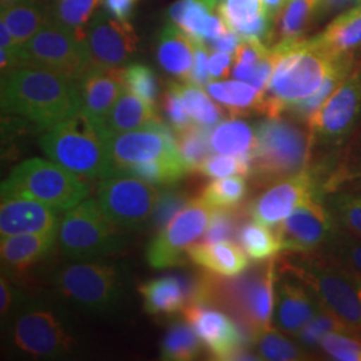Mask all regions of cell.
<instances>
[{
    "instance_id": "1",
    "label": "cell",
    "mask_w": 361,
    "mask_h": 361,
    "mask_svg": "<svg viewBox=\"0 0 361 361\" xmlns=\"http://www.w3.org/2000/svg\"><path fill=\"white\" fill-rule=\"evenodd\" d=\"M274 68L267 89L261 92L258 111L281 116L293 104L312 97L336 67L355 55H334L312 39H296L274 44Z\"/></svg>"
},
{
    "instance_id": "2",
    "label": "cell",
    "mask_w": 361,
    "mask_h": 361,
    "mask_svg": "<svg viewBox=\"0 0 361 361\" xmlns=\"http://www.w3.org/2000/svg\"><path fill=\"white\" fill-rule=\"evenodd\" d=\"M1 110L49 130L80 113L75 80L38 67H15L3 73Z\"/></svg>"
},
{
    "instance_id": "3",
    "label": "cell",
    "mask_w": 361,
    "mask_h": 361,
    "mask_svg": "<svg viewBox=\"0 0 361 361\" xmlns=\"http://www.w3.org/2000/svg\"><path fill=\"white\" fill-rule=\"evenodd\" d=\"M283 271L292 274L316 297L323 310L361 336V276L322 253H296L285 258Z\"/></svg>"
},
{
    "instance_id": "4",
    "label": "cell",
    "mask_w": 361,
    "mask_h": 361,
    "mask_svg": "<svg viewBox=\"0 0 361 361\" xmlns=\"http://www.w3.org/2000/svg\"><path fill=\"white\" fill-rule=\"evenodd\" d=\"M109 138L107 130L79 113L47 130L40 138V147L51 161L79 177L106 178L116 174Z\"/></svg>"
},
{
    "instance_id": "5",
    "label": "cell",
    "mask_w": 361,
    "mask_h": 361,
    "mask_svg": "<svg viewBox=\"0 0 361 361\" xmlns=\"http://www.w3.org/2000/svg\"><path fill=\"white\" fill-rule=\"evenodd\" d=\"M252 174L267 183L283 180L304 169L312 161L310 129L281 116H267L256 128V145L252 150Z\"/></svg>"
},
{
    "instance_id": "6",
    "label": "cell",
    "mask_w": 361,
    "mask_h": 361,
    "mask_svg": "<svg viewBox=\"0 0 361 361\" xmlns=\"http://www.w3.org/2000/svg\"><path fill=\"white\" fill-rule=\"evenodd\" d=\"M361 125V66H355L335 92L307 121L312 138V159L323 169Z\"/></svg>"
},
{
    "instance_id": "7",
    "label": "cell",
    "mask_w": 361,
    "mask_h": 361,
    "mask_svg": "<svg viewBox=\"0 0 361 361\" xmlns=\"http://www.w3.org/2000/svg\"><path fill=\"white\" fill-rule=\"evenodd\" d=\"M89 186L75 173L43 158H31L13 169L1 185V195H20L66 212L85 201Z\"/></svg>"
},
{
    "instance_id": "8",
    "label": "cell",
    "mask_w": 361,
    "mask_h": 361,
    "mask_svg": "<svg viewBox=\"0 0 361 361\" xmlns=\"http://www.w3.org/2000/svg\"><path fill=\"white\" fill-rule=\"evenodd\" d=\"M58 243L66 257L85 261L116 255L123 247V235L97 200H86L66 210Z\"/></svg>"
},
{
    "instance_id": "9",
    "label": "cell",
    "mask_w": 361,
    "mask_h": 361,
    "mask_svg": "<svg viewBox=\"0 0 361 361\" xmlns=\"http://www.w3.org/2000/svg\"><path fill=\"white\" fill-rule=\"evenodd\" d=\"M11 341L18 352L35 359H59L77 348L65 316L42 302L22 305L11 324Z\"/></svg>"
},
{
    "instance_id": "10",
    "label": "cell",
    "mask_w": 361,
    "mask_h": 361,
    "mask_svg": "<svg viewBox=\"0 0 361 361\" xmlns=\"http://www.w3.org/2000/svg\"><path fill=\"white\" fill-rule=\"evenodd\" d=\"M18 67H38L78 82L91 67L86 34L50 22L20 47Z\"/></svg>"
},
{
    "instance_id": "11",
    "label": "cell",
    "mask_w": 361,
    "mask_h": 361,
    "mask_svg": "<svg viewBox=\"0 0 361 361\" xmlns=\"http://www.w3.org/2000/svg\"><path fill=\"white\" fill-rule=\"evenodd\" d=\"M58 292L80 310L110 313L123 296V280L119 271L101 262H74L55 274Z\"/></svg>"
},
{
    "instance_id": "12",
    "label": "cell",
    "mask_w": 361,
    "mask_h": 361,
    "mask_svg": "<svg viewBox=\"0 0 361 361\" xmlns=\"http://www.w3.org/2000/svg\"><path fill=\"white\" fill-rule=\"evenodd\" d=\"M161 192L149 182L118 173L102 178L97 202L119 228L141 231L152 222Z\"/></svg>"
},
{
    "instance_id": "13",
    "label": "cell",
    "mask_w": 361,
    "mask_h": 361,
    "mask_svg": "<svg viewBox=\"0 0 361 361\" xmlns=\"http://www.w3.org/2000/svg\"><path fill=\"white\" fill-rule=\"evenodd\" d=\"M214 207L202 198H194L180 213L158 231L146 249V259L154 269L180 265L188 249L204 237Z\"/></svg>"
},
{
    "instance_id": "14",
    "label": "cell",
    "mask_w": 361,
    "mask_h": 361,
    "mask_svg": "<svg viewBox=\"0 0 361 361\" xmlns=\"http://www.w3.org/2000/svg\"><path fill=\"white\" fill-rule=\"evenodd\" d=\"M323 195V174L317 168H307L276 180L252 202L249 213L253 221L267 226H277L297 207Z\"/></svg>"
},
{
    "instance_id": "15",
    "label": "cell",
    "mask_w": 361,
    "mask_h": 361,
    "mask_svg": "<svg viewBox=\"0 0 361 361\" xmlns=\"http://www.w3.org/2000/svg\"><path fill=\"white\" fill-rule=\"evenodd\" d=\"M338 224L323 197L313 198L276 226L283 250L313 253L323 250L338 231Z\"/></svg>"
},
{
    "instance_id": "16",
    "label": "cell",
    "mask_w": 361,
    "mask_h": 361,
    "mask_svg": "<svg viewBox=\"0 0 361 361\" xmlns=\"http://www.w3.org/2000/svg\"><path fill=\"white\" fill-rule=\"evenodd\" d=\"M109 147L116 174L131 165L180 155L174 130L162 121L113 134L109 138Z\"/></svg>"
},
{
    "instance_id": "17",
    "label": "cell",
    "mask_w": 361,
    "mask_h": 361,
    "mask_svg": "<svg viewBox=\"0 0 361 361\" xmlns=\"http://www.w3.org/2000/svg\"><path fill=\"white\" fill-rule=\"evenodd\" d=\"M92 67H121L138 50V37L129 20L99 11L86 28Z\"/></svg>"
},
{
    "instance_id": "18",
    "label": "cell",
    "mask_w": 361,
    "mask_h": 361,
    "mask_svg": "<svg viewBox=\"0 0 361 361\" xmlns=\"http://www.w3.org/2000/svg\"><path fill=\"white\" fill-rule=\"evenodd\" d=\"M183 313L213 359H244L245 337L240 326L225 312L214 305L190 304Z\"/></svg>"
},
{
    "instance_id": "19",
    "label": "cell",
    "mask_w": 361,
    "mask_h": 361,
    "mask_svg": "<svg viewBox=\"0 0 361 361\" xmlns=\"http://www.w3.org/2000/svg\"><path fill=\"white\" fill-rule=\"evenodd\" d=\"M80 113L95 126L106 129V119L126 89L125 68L91 67L77 82Z\"/></svg>"
},
{
    "instance_id": "20",
    "label": "cell",
    "mask_w": 361,
    "mask_h": 361,
    "mask_svg": "<svg viewBox=\"0 0 361 361\" xmlns=\"http://www.w3.org/2000/svg\"><path fill=\"white\" fill-rule=\"evenodd\" d=\"M286 274L276 280L273 323L281 332L297 336L323 308L305 285Z\"/></svg>"
},
{
    "instance_id": "21",
    "label": "cell",
    "mask_w": 361,
    "mask_h": 361,
    "mask_svg": "<svg viewBox=\"0 0 361 361\" xmlns=\"http://www.w3.org/2000/svg\"><path fill=\"white\" fill-rule=\"evenodd\" d=\"M61 210L20 195H1V238L27 233L58 232Z\"/></svg>"
},
{
    "instance_id": "22",
    "label": "cell",
    "mask_w": 361,
    "mask_h": 361,
    "mask_svg": "<svg viewBox=\"0 0 361 361\" xmlns=\"http://www.w3.org/2000/svg\"><path fill=\"white\" fill-rule=\"evenodd\" d=\"M219 4V0H178L169 8V20L195 43H207L229 30Z\"/></svg>"
},
{
    "instance_id": "23",
    "label": "cell",
    "mask_w": 361,
    "mask_h": 361,
    "mask_svg": "<svg viewBox=\"0 0 361 361\" xmlns=\"http://www.w3.org/2000/svg\"><path fill=\"white\" fill-rule=\"evenodd\" d=\"M194 52L195 42L174 23H168L157 37V62L171 77L178 78L180 80L190 79Z\"/></svg>"
},
{
    "instance_id": "24",
    "label": "cell",
    "mask_w": 361,
    "mask_h": 361,
    "mask_svg": "<svg viewBox=\"0 0 361 361\" xmlns=\"http://www.w3.org/2000/svg\"><path fill=\"white\" fill-rule=\"evenodd\" d=\"M58 241V232L27 233L1 238V262L7 269L23 271L47 257Z\"/></svg>"
},
{
    "instance_id": "25",
    "label": "cell",
    "mask_w": 361,
    "mask_h": 361,
    "mask_svg": "<svg viewBox=\"0 0 361 361\" xmlns=\"http://www.w3.org/2000/svg\"><path fill=\"white\" fill-rule=\"evenodd\" d=\"M193 283L177 276L154 279L138 288L143 308L149 314H173L186 310L190 304Z\"/></svg>"
},
{
    "instance_id": "26",
    "label": "cell",
    "mask_w": 361,
    "mask_h": 361,
    "mask_svg": "<svg viewBox=\"0 0 361 361\" xmlns=\"http://www.w3.org/2000/svg\"><path fill=\"white\" fill-rule=\"evenodd\" d=\"M188 256L195 265L219 277L240 276L249 267L247 256L232 241L193 244L188 249Z\"/></svg>"
},
{
    "instance_id": "27",
    "label": "cell",
    "mask_w": 361,
    "mask_h": 361,
    "mask_svg": "<svg viewBox=\"0 0 361 361\" xmlns=\"http://www.w3.org/2000/svg\"><path fill=\"white\" fill-rule=\"evenodd\" d=\"M0 16L20 47L50 23L49 4L37 0H1Z\"/></svg>"
},
{
    "instance_id": "28",
    "label": "cell",
    "mask_w": 361,
    "mask_h": 361,
    "mask_svg": "<svg viewBox=\"0 0 361 361\" xmlns=\"http://www.w3.org/2000/svg\"><path fill=\"white\" fill-rule=\"evenodd\" d=\"M219 13L228 27L243 38H267L271 19L261 0H219Z\"/></svg>"
},
{
    "instance_id": "29",
    "label": "cell",
    "mask_w": 361,
    "mask_h": 361,
    "mask_svg": "<svg viewBox=\"0 0 361 361\" xmlns=\"http://www.w3.org/2000/svg\"><path fill=\"white\" fill-rule=\"evenodd\" d=\"M310 39L334 55H355L361 49V4L340 13L322 34Z\"/></svg>"
},
{
    "instance_id": "30",
    "label": "cell",
    "mask_w": 361,
    "mask_h": 361,
    "mask_svg": "<svg viewBox=\"0 0 361 361\" xmlns=\"http://www.w3.org/2000/svg\"><path fill=\"white\" fill-rule=\"evenodd\" d=\"M319 170L323 174L325 194L361 180V125L348 142L338 150L335 158L325 168Z\"/></svg>"
},
{
    "instance_id": "31",
    "label": "cell",
    "mask_w": 361,
    "mask_h": 361,
    "mask_svg": "<svg viewBox=\"0 0 361 361\" xmlns=\"http://www.w3.org/2000/svg\"><path fill=\"white\" fill-rule=\"evenodd\" d=\"M157 121L161 119L157 116L155 106L145 102L129 89H125L111 109L104 126L107 133L113 135L140 129Z\"/></svg>"
},
{
    "instance_id": "32",
    "label": "cell",
    "mask_w": 361,
    "mask_h": 361,
    "mask_svg": "<svg viewBox=\"0 0 361 361\" xmlns=\"http://www.w3.org/2000/svg\"><path fill=\"white\" fill-rule=\"evenodd\" d=\"M210 149L219 154L249 153L256 145V129L240 118L221 121L209 131Z\"/></svg>"
},
{
    "instance_id": "33",
    "label": "cell",
    "mask_w": 361,
    "mask_h": 361,
    "mask_svg": "<svg viewBox=\"0 0 361 361\" xmlns=\"http://www.w3.org/2000/svg\"><path fill=\"white\" fill-rule=\"evenodd\" d=\"M209 95L224 107L241 114L256 109L261 101V91L244 80H212L207 86Z\"/></svg>"
},
{
    "instance_id": "34",
    "label": "cell",
    "mask_w": 361,
    "mask_h": 361,
    "mask_svg": "<svg viewBox=\"0 0 361 361\" xmlns=\"http://www.w3.org/2000/svg\"><path fill=\"white\" fill-rule=\"evenodd\" d=\"M170 86L178 92L182 104L194 123L212 129L221 122V109L210 99L201 86L189 80H183L182 83L171 82Z\"/></svg>"
},
{
    "instance_id": "35",
    "label": "cell",
    "mask_w": 361,
    "mask_h": 361,
    "mask_svg": "<svg viewBox=\"0 0 361 361\" xmlns=\"http://www.w3.org/2000/svg\"><path fill=\"white\" fill-rule=\"evenodd\" d=\"M324 200L338 226L361 238L360 190L341 188L325 194Z\"/></svg>"
},
{
    "instance_id": "36",
    "label": "cell",
    "mask_w": 361,
    "mask_h": 361,
    "mask_svg": "<svg viewBox=\"0 0 361 361\" xmlns=\"http://www.w3.org/2000/svg\"><path fill=\"white\" fill-rule=\"evenodd\" d=\"M202 341L190 324H173L161 344V359L169 361L195 360L202 350Z\"/></svg>"
},
{
    "instance_id": "37",
    "label": "cell",
    "mask_w": 361,
    "mask_h": 361,
    "mask_svg": "<svg viewBox=\"0 0 361 361\" xmlns=\"http://www.w3.org/2000/svg\"><path fill=\"white\" fill-rule=\"evenodd\" d=\"M121 173L134 176L155 186H173L188 174V169L182 157L174 155L131 165Z\"/></svg>"
},
{
    "instance_id": "38",
    "label": "cell",
    "mask_w": 361,
    "mask_h": 361,
    "mask_svg": "<svg viewBox=\"0 0 361 361\" xmlns=\"http://www.w3.org/2000/svg\"><path fill=\"white\" fill-rule=\"evenodd\" d=\"M104 0H52L49 3L50 22L67 30L86 34L91 16Z\"/></svg>"
},
{
    "instance_id": "39",
    "label": "cell",
    "mask_w": 361,
    "mask_h": 361,
    "mask_svg": "<svg viewBox=\"0 0 361 361\" xmlns=\"http://www.w3.org/2000/svg\"><path fill=\"white\" fill-rule=\"evenodd\" d=\"M238 241L246 255L255 261H267L283 250L276 229L257 221L245 224L238 231Z\"/></svg>"
},
{
    "instance_id": "40",
    "label": "cell",
    "mask_w": 361,
    "mask_h": 361,
    "mask_svg": "<svg viewBox=\"0 0 361 361\" xmlns=\"http://www.w3.org/2000/svg\"><path fill=\"white\" fill-rule=\"evenodd\" d=\"M317 4L319 0H289L277 23V43L301 39L305 28L316 15Z\"/></svg>"
},
{
    "instance_id": "41",
    "label": "cell",
    "mask_w": 361,
    "mask_h": 361,
    "mask_svg": "<svg viewBox=\"0 0 361 361\" xmlns=\"http://www.w3.org/2000/svg\"><path fill=\"white\" fill-rule=\"evenodd\" d=\"M355 66V56H350L338 67H336L334 73L325 79L323 86L317 92H314L310 98L290 106L288 111L292 113V116H296L297 119L307 123L310 116L320 109V106L335 92L336 89L343 83V80L352 73Z\"/></svg>"
},
{
    "instance_id": "42",
    "label": "cell",
    "mask_w": 361,
    "mask_h": 361,
    "mask_svg": "<svg viewBox=\"0 0 361 361\" xmlns=\"http://www.w3.org/2000/svg\"><path fill=\"white\" fill-rule=\"evenodd\" d=\"M210 129L193 123L188 129L176 133L177 146L188 173L198 171L212 152L209 142Z\"/></svg>"
},
{
    "instance_id": "43",
    "label": "cell",
    "mask_w": 361,
    "mask_h": 361,
    "mask_svg": "<svg viewBox=\"0 0 361 361\" xmlns=\"http://www.w3.org/2000/svg\"><path fill=\"white\" fill-rule=\"evenodd\" d=\"M247 193V185L243 176H229L212 180L204 193L202 200L210 207L233 209L238 207Z\"/></svg>"
},
{
    "instance_id": "44",
    "label": "cell",
    "mask_w": 361,
    "mask_h": 361,
    "mask_svg": "<svg viewBox=\"0 0 361 361\" xmlns=\"http://www.w3.org/2000/svg\"><path fill=\"white\" fill-rule=\"evenodd\" d=\"M253 341L256 343L258 355L264 360H304L307 357L302 349L271 326L262 331Z\"/></svg>"
},
{
    "instance_id": "45",
    "label": "cell",
    "mask_w": 361,
    "mask_h": 361,
    "mask_svg": "<svg viewBox=\"0 0 361 361\" xmlns=\"http://www.w3.org/2000/svg\"><path fill=\"white\" fill-rule=\"evenodd\" d=\"M252 168H253L252 152L238 155L217 153L216 155H209L198 171L212 178H224L234 174L247 177L252 174Z\"/></svg>"
},
{
    "instance_id": "46",
    "label": "cell",
    "mask_w": 361,
    "mask_h": 361,
    "mask_svg": "<svg viewBox=\"0 0 361 361\" xmlns=\"http://www.w3.org/2000/svg\"><path fill=\"white\" fill-rule=\"evenodd\" d=\"M320 252L340 261L361 276V238L359 237L338 228L334 238Z\"/></svg>"
},
{
    "instance_id": "47",
    "label": "cell",
    "mask_w": 361,
    "mask_h": 361,
    "mask_svg": "<svg viewBox=\"0 0 361 361\" xmlns=\"http://www.w3.org/2000/svg\"><path fill=\"white\" fill-rule=\"evenodd\" d=\"M126 89L138 95L147 104L155 106L159 86L154 71L149 66L133 63L125 68Z\"/></svg>"
},
{
    "instance_id": "48",
    "label": "cell",
    "mask_w": 361,
    "mask_h": 361,
    "mask_svg": "<svg viewBox=\"0 0 361 361\" xmlns=\"http://www.w3.org/2000/svg\"><path fill=\"white\" fill-rule=\"evenodd\" d=\"M345 332H328L319 347L334 360L361 361V340Z\"/></svg>"
},
{
    "instance_id": "49",
    "label": "cell",
    "mask_w": 361,
    "mask_h": 361,
    "mask_svg": "<svg viewBox=\"0 0 361 361\" xmlns=\"http://www.w3.org/2000/svg\"><path fill=\"white\" fill-rule=\"evenodd\" d=\"M328 332L350 334L348 328L340 320H337L335 316H332L329 312H326L325 310H322L313 320H310V323L298 332L297 337L301 340V343L304 345H308V347L317 345L319 347L322 337ZM350 335H353V334H350Z\"/></svg>"
},
{
    "instance_id": "50",
    "label": "cell",
    "mask_w": 361,
    "mask_h": 361,
    "mask_svg": "<svg viewBox=\"0 0 361 361\" xmlns=\"http://www.w3.org/2000/svg\"><path fill=\"white\" fill-rule=\"evenodd\" d=\"M189 202L190 201L188 200V197L180 192H176V190L161 192L150 225L157 231H161Z\"/></svg>"
},
{
    "instance_id": "51",
    "label": "cell",
    "mask_w": 361,
    "mask_h": 361,
    "mask_svg": "<svg viewBox=\"0 0 361 361\" xmlns=\"http://www.w3.org/2000/svg\"><path fill=\"white\" fill-rule=\"evenodd\" d=\"M237 229V217L232 209L214 207L207 232L204 234V243L231 241Z\"/></svg>"
},
{
    "instance_id": "52",
    "label": "cell",
    "mask_w": 361,
    "mask_h": 361,
    "mask_svg": "<svg viewBox=\"0 0 361 361\" xmlns=\"http://www.w3.org/2000/svg\"><path fill=\"white\" fill-rule=\"evenodd\" d=\"M164 109L168 118L169 125L171 129L174 130V133H180L182 130L188 129L189 126L193 125L194 122L182 104L178 92L171 86H169L168 91L165 94Z\"/></svg>"
},
{
    "instance_id": "53",
    "label": "cell",
    "mask_w": 361,
    "mask_h": 361,
    "mask_svg": "<svg viewBox=\"0 0 361 361\" xmlns=\"http://www.w3.org/2000/svg\"><path fill=\"white\" fill-rule=\"evenodd\" d=\"M189 82L201 87H207L212 82L209 73V49L205 43H195L193 70Z\"/></svg>"
},
{
    "instance_id": "54",
    "label": "cell",
    "mask_w": 361,
    "mask_h": 361,
    "mask_svg": "<svg viewBox=\"0 0 361 361\" xmlns=\"http://www.w3.org/2000/svg\"><path fill=\"white\" fill-rule=\"evenodd\" d=\"M234 63L233 54L228 52L212 51L209 56V73L212 79L226 78L232 71L231 67Z\"/></svg>"
},
{
    "instance_id": "55",
    "label": "cell",
    "mask_w": 361,
    "mask_h": 361,
    "mask_svg": "<svg viewBox=\"0 0 361 361\" xmlns=\"http://www.w3.org/2000/svg\"><path fill=\"white\" fill-rule=\"evenodd\" d=\"M243 37L240 34H237L233 30H228L225 31L222 35H219V38L212 39L207 42L205 44L210 51H221L228 52V54H233L237 50L238 44L241 43Z\"/></svg>"
},
{
    "instance_id": "56",
    "label": "cell",
    "mask_w": 361,
    "mask_h": 361,
    "mask_svg": "<svg viewBox=\"0 0 361 361\" xmlns=\"http://www.w3.org/2000/svg\"><path fill=\"white\" fill-rule=\"evenodd\" d=\"M360 4L361 0H319L314 18L323 19L332 13H344Z\"/></svg>"
},
{
    "instance_id": "57",
    "label": "cell",
    "mask_w": 361,
    "mask_h": 361,
    "mask_svg": "<svg viewBox=\"0 0 361 361\" xmlns=\"http://www.w3.org/2000/svg\"><path fill=\"white\" fill-rule=\"evenodd\" d=\"M138 0H104V10L121 20H129Z\"/></svg>"
},
{
    "instance_id": "58",
    "label": "cell",
    "mask_w": 361,
    "mask_h": 361,
    "mask_svg": "<svg viewBox=\"0 0 361 361\" xmlns=\"http://www.w3.org/2000/svg\"><path fill=\"white\" fill-rule=\"evenodd\" d=\"M16 290L13 289L10 280L4 277V274L1 276V283H0V312H1V317L7 316L10 313V310L16 304Z\"/></svg>"
},
{
    "instance_id": "59",
    "label": "cell",
    "mask_w": 361,
    "mask_h": 361,
    "mask_svg": "<svg viewBox=\"0 0 361 361\" xmlns=\"http://www.w3.org/2000/svg\"><path fill=\"white\" fill-rule=\"evenodd\" d=\"M265 13H268V16L271 20H274L280 13H283L288 0H261Z\"/></svg>"
},
{
    "instance_id": "60",
    "label": "cell",
    "mask_w": 361,
    "mask_h": 361,
    "mask_svg": "<svg viewBox=\"0 0 361 361\" xmlns=\"http://www.w3.org/2000/svg\"><path fill=\"white\" fill-rule=\"evenodd\" d=\"M345 188H352V189H356V190H360L361 192V180H355V182L349 183L348 186H345Z\"/></svg>"
},
{
    "instance_id": "61",
    "label": "cell",
    "mask_w": 361,
    "mask_h": 361,
    "mask_svg": "<svg viewBox=\"0 0 361 361\" xmlns=\"http://www.w3.org/2000/svg\"><path fill=\"white\" fill-rule=\"evenodd\" d=\"M288 1H289V0H288Z\"/></svg>"
}]
</instances>
